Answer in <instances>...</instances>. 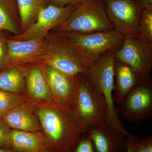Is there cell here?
<instances>
[{"mask_svg":"<svg viewBox=\"0 0 152 152\" xmlns=\"http://www.w3.org/2000/svg\"><path fill=\"white\" fill-rule=\"evenodd\" d=\"M35 109L52 152H71L84 134L77 123L75 107L53 103L35 105Z\"/></svg>","mask_w":152,"mask_h":152,"instance_id":"cell-1","label":"cell"},{"mask_svg":"<svg viewBox=\"0 0 152 152\" xmlns=\"http://www.w3.org/2000/svg\"><path fill=\"white\" fill-rule=\"evenodd\" d=\"M115 61L113 51H109L90 67L86 75L105 102L107 110V124L127 137L130 133L124 127L119 116V109L115 103Z\"/></svg>","mask_w":152,"mask_h":152,"instance_id":"cell-2","label":"cell"},{"mask_svg":"<svg viewBox=\"0 0 152 152\" xmlns=\"http://www.w3.org/2000/svg\"><path fill=\"white\" fill-rule=\"evenodd\" d=\"M39 63L46 64L73 78L86 75L89 66L78 50L57 33H49L44 39L43 53Z\"/></svg>","mask_w":152,"mask_h":152,"instance_id":"cell-3","label":"cell"},{"mask_svg":"<svg viewBox=\"0 0 152 152\" xmlns=\"http://www.w3.org/2000/svg\"><path fill=\"white\" fill-rule=\"evenodd\" d=\"M73 80L75 108L79 126L85 134L92 126L107 124V110L105 102L86 75L79 74Z\"/></svg>","mask_w":152,"mask_h":152,"instance_id":"cell-4","label":"cell"},{"mask_svg":"<svg viewBox=\"0 0 152 152\" xmlns=\"http://www.w3.org/2000/svg\"><path fill=\"white\" fill-rule=\"evenodd\" d=\"M100 0H83L53 32L91 33L114 30Z\"/></svg>","mask_w":152,"mask_h":152,"instance_id":"cell-5","label":"cell"},{"mask_svg":"<svg viewBox=\"0 0 152 152\" xmlns=\"http://www.w3.org/2000/svg\"><path fill=\"white\" fill-rule=\"evenodd\" d=\"M55 33L65 38L78 50L89 68L104 53L113 50L122 44L125 37L115 29L91 33Z\"/></svg>","mask_w":152,"mask_h":152,"instance_id":"cell-6","label":"cell"},{"mask_svg":"<svg viewBox=\"0 0 152 152\" xmlns=\"http://www.w3.org/2000/svg\"><path fill=\"white\" fill-rule=\"evenodd\" d=\"M122 44L113 52L116 61L130 67L142 83L151 86L152 44L139 35L125 37Z\"/></svg>","mask_w":152,"mask_h":152,"instance_id":"cell-7","label":"cell"},{"mask_svg":"<svg viewBox=\"0 0 152 152\" xmlns=\"http://www.w3.org/2000/svg\"><path fill=\"white\" fill-rule=\"evenodd\" d=\"M106 12L114 29L123 35H139V23L144 7L138 0H106Z\"/></svg>","mask_w":152,"mask_h":152,"instance_id":"cell-8","label":"cell"},{"mask_svg":"<svg viewBox=\"0 0 152 152\" xmlns=\"http://www.w3.org/2000/svg\"><path fill=\"white\" fill-rule=\"evenodd\" d=\"M76 7L72 5L59 7L50 4L41 11L36 21L25 32L8 37L20 41L44 39L52 30L65 21Z\"/></svg>","mask_w":152,"mask_h":152,"instance_id":"cell-9","label":"cell"},{"mask_svg":"<svg viewBox=\"0 0 152 152\" xmlns=\"http://www.w3.org/2000/svg\"><path fill=\"white\" fill-rule=\"evenodd\" d=\"M119 111L126 119L141 124L152 118V86L141 83L120 104Z\"/></svg>","mask_w":152,"mask_h":152,"instance_id":"cell-10","label":"cell"},{"mask_svg":"<svg viewBox=\"0 0 152 152\" xmlns=\"http://www.w3.org/2000/svg\"><path fill=\"white\" fill-rule=\"evenodd\" d=\"M38 63L43 71L55 103L65 107H75L73 78L46 64Z\"/></svg>","mask_w":152,"mask_h":152,"instance_id":"cell-11","label":"cell"},{"mask_svg":"<svg viewBox=\"0 0 152 152\" xmlns=\"http://www.w3.org/2000/svg\"><path fill=\"white\" fill-rule=\"evenodd\" d=\"M6 42L8 55L5 68L40 61L43 53L44 39L20 41L7 37Z\"/></svg>","mask_w":152,"mask_h":152,"instance_id":"cell-12","label":"cell"},{"mask_svg":"<svg viewBox=\"0 0 152 152\" xmlns=\"http://www.w3.org/2000/svg\"><path fill=\"white\" fill-rule=\"evenodd\" d=\"M23 95L28 102L34 105L55 103L43 71L38 63L26 65Z\"/></svg>","mask_w":152,"mask_h":152,"instance_id":"cell-13","label":"cell"},{"mask_svg":"<svg viewBox=\"0 0 152 152\" xmlns=\"http://www.w3.org/2000/svg\"><path fill=\"white\" fill-rule=\"evenodd\" d=\"M86 134L96 152H127L126 136L107 124L92 126Z\"/></svg>","mask_w":152,"mask_h":152,"instance_id":"cell-14","label":"cell"},{"mask_svg":"<svg viewBox=\"0 0 152 152\" xmlns=\"http://www.w3.org/2000/svg\"><path fill=\"white\" fill-rule=\"evenodd\" d=\"M12 129L25 132L42 131L35 105L26 102L11 109L1 118Z\"/></svg>","mask_w":152,"mask_h":152,"instance_id":"cell-15","label":"cell"},{"mask_svg":"<svg viewBox=\"0 0 152 152\" xmlns=\"http://www.w3.org/2000/svg\"><path fill=\"white\" fill-rule=\"evenodd\" d=\"M12 150L16 152H52L51 147L42 131L12 130Z\"/></svg>","mask_w":152,"mask_h":152,"instance_id":"cell-16","label":"cell"},{"mask_svg":"<svg viewBox=\"0 0 152 152\" xmlns=\"http://www.w3.org/2000/svg\"><path fill=\"white\" fill-rule=\"evenodd\" d=\"M115 77L116 84L114 98L118 104H121L136 87L142 83L135 72L130 67L117 61L115 64Z\"/></svg>","mask_w":152,"mask_h":152,"instance_id":"cell-17","label":"cell"},{"mask_svg":"<svg viewBox=\"0 0 152 152\" xmlns=\"http://www.w3.org/2000/svg\"><path fill=\"white\" fill-rule=\"evenodd\" d=\"M0 31H8L12 36L21 33L16 0H0Z\"/></svg>","mask_w":152,"mask_h":152,"instance_id":"cell-18","label":"cell"},{"mask_svg":"<svg viewBox=\"0 0 152 152\" xmlns=\"http://www.w3.org/2000/svg\"><path fill=\"white\" fill-rule=\"evenodd\" d=\"M26 66V65L13 66L6 68L1 71L0 72V90L23 95Z\"/></svg>","mask_w":152,"mask_h":152,"instance_id":"cell-19","label":"cell"},{"mask_svg":"<svg viewBox=\"0 0 152 152\" xmlns=\"http://www.w3.org/2000/svg\"><path fill=\"white\" fill-rule=\"evenodd\" d=\"M16 1L20 18L21 33L36 21L41 11L50 4V0Z\"/></svg>","mask_w":152,"mask_h":152,"instance_id":"cell-20","label":"cell"},{"mask_svg":"<svg viewBox=\"0 0 152 152\" xmlns=\"http://www.w3.org/2000/svg\"><path fill=\"white\" fill-rule=\"evenodd\" d=\"M28 102L24 95L17 94L0 90V118L11 109Z\"/></svg>","mask_w":152,"mask_h":152,"instance_id":"cell-21","label":"cell"},{"mask_svg":"<svg viewBox=\"0 0 152 152\" xmlns=\"http://www.w3.org/2000/svg\"><path fill=\"white\" fill-rule=\"evenodd\" d=\"M139 36L152 44V8H143L139 23Z\"/></svg>","mask_w":152,"mask_h":152,"instance_id":"cell-22","label":"cell"},{"mask_svg":"<svg viewBox=\"0 0 152 152\" xmlns=\"http://www.w3.org/2000/svg\"><path fill=\"white\" fill-rule=\"evenodd\" d=\"M71 152H96L91 140L86 134H83Z\"/></svg>","mask_w":152,"mask_h":152,"instance_id":"cell-23","label":"cell"},{"mask_svg":"<svg viewBox=\"0 0 152 152\" xmlns=\"http://www.w3.org/2000/svg\"><path fill=\"white\" fill-rule=\"evenodd\" d=\"M12 130L0 118V148L12 150L10 142Z\"/></svg>","mask_w":152,"mask_h":152,"instance_id":"cell-24","label":"cell"},{"mask_svg":"<svg viewBox=\"0 0 152 152\" xmlns=\"http://www.w3.org/2000/svg\"><path fill=\"white\" fill-rule=\"evenodd\" d=\"M7 37L4 31H0V72L6 68L8 55Z\"/></svg>","mask_w":152,"mask_h":152,"instance_id":"cell-25","label":"cell"},{"mask_svg":"<svg viewBox=\"0 0 152 152\" xmlns=\"http://www.w3.org/2000/svg\"><path fill=\"white\" fill-rule=\"evenodd\" d=\"M135 152H152V136L138 138L136 143Z\"/></svg>","mask_w":152,"mask_h":152,"instance_id":"cell-26","label":"cell"},{"mask_svg":"<svg viewBox=\"0 0 152 152\" xmlns=\"http://www.w3.org/2000/svg\"><path fill=\"white\" fill-rule=\"evenodd\" d=\"M83 1V0H50L51 4L59 7H65L68 5L77 6Z\"/></svg>","mask_w":152,"mask_h":152,"instance_id":"cell-27","label":"cell"},{"mask_svg":"<svg viewBox=\"0 0 152 152\" xmlns=\"http://www.w3.org/2000/svg\"><path fill=\"white\" fill-rule=\"evenodd\" d=\"M139 137L130 133L126 137L127 152H135L136 143Z\"/></svg>","mask_w":152,"mask_h":152,"instance_id":"cell-28","label":"cell"},{"mask_svg":"<svg viewBox=\"0 0 152 152\" xmlns=\"http://www.w3.org/2000/svg\"><path fill=\"white\" fill-rule=\"evenodd\" d=\"M142 3L144 8H152V0H138Z\"/></svg>","mask_w":152,"mask_h":152,"instance_id":"cell-29","label":"cell"},{"mask_svg":"<svg viewBox=\"0 0 152 152\" xmlns=\"http://www.w3.org/2000/svg\"><path fill=\"white\" fill-rule=\"evenodd\" d=\"M0 152H16L13 150L10 149H7L2 148H0Z\"/></svg>","mask_w":152,"mask_h":152,"instance_id":"cell-30","label":"cell"}]
</instances>
